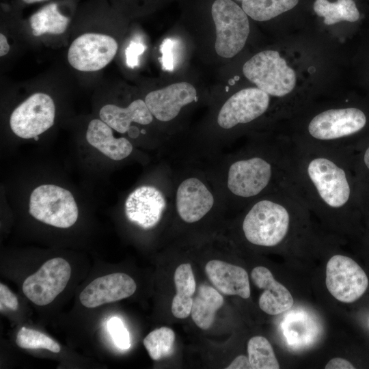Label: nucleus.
Instances as JSON below:
<instances>
[{
	"label": "nucleus",
	"instance_id": "393cba45",
	"mask_svg": "<svg viewBox=\"0 0 369 369\" xmlns=\"http://www.w3.org/2000/svg\"><path fill=\"white\" fill-rule=\"evenodd\" d=\"M32 33L35 36L45 33H63L69 23V18L62 14L56 3H51L33 14L29 19Z\"/></svg>",
	"mask_w": 369,
	"mask_h": 369
},
{
	"label": "nucleus",
	"instance_id": "f257e3e1",
	"mask_svg": "<svg viewBox=\"0 0 369 369\" xmlns=\"http://www.w3.org/2000/svg\"><path fill=\"white\" fill-rule=\"evenodd\" d=\"M290 140L292 185L308 209L331 218L364 212L353 151Z\"/></svg>",
	"mask_w": 369,
	"mask_h": 369
},
{
	"label": "nucleus",
	"instance_id": "473e14b6",
	"mask_svg": "<svg viewBox=\"0 0 369 369\" xmlns=\"http://www.w3.org/2000/svg\"><path fill=\"white\" fill-rule=\"evenodd\" d=\"M145 50L141 43L132 41L126 49V64L133 68L138 65V57Z\"/></svg>",
	"mask_w": 369,
	"mask_h": 369
},
{
	"label": "nucleus",
	"instance_id": "7ed1b4c3",
	"mask_svg": "<svg viewBox=\"0 0 369 369\" xmlns=\"http://www.w3.org/2000/svg\"><path fill=\"white\" fill-rule=\"evenodd\" d=\"M308 210L292 184L286 185L249 204L242 221L243 235L254 245L277 246L290 235L294 220Z\"/></svg>",
	"mask_w": 369,
	"mask_h": 369
},
{
	"label": "nucleus",
	"instance_id": "f3484780",
	"mask_svg": "<svg viewBox=\"0 0 369 369\" xmlns=\"http://www.w3.org/2000/svg\"><path fill=\"white\" fill-rule=\"evenodd\" d=\"M251 278L256 286L264 290L258 301L263 312L269 315H277L292 306L294 299L290 292L274 278L269 269L256 266L251 271Z\"/></svg>",
	"mask_w": 369,
	"mask_h": 369
},
{
	"label": "nucleus",
	"instance_id": "bb28decb",
	"mask_svg": "<svg viewBox=\"0 0 369 369\" xmlns=\"http://www.w3.org/2000/svg\"><path fill=\"white\" fill-rule=\"evenodd\" d=\"M248 357L252 369H279V364L269 340L254 336L247 343Z\"/></svg>",
	"mask_w": 369,
	"mask_h": 369
},
{
	"label": "nucleus",
	"instance_id": "5701e85b",
	"mask_svg": "<svg viewBox=\"0 0 369 369\" xmlns=\"http://www.w3.org/2000/svg\"><path fill=\"white\" fill-rule=\"evenodd\" d=\"M223 303V298L216 289L204 284L199 286L191 311L195 324L202 329H209L214 323L217 311Z\"/></svg>",
	"mask_w": 369,
	"mask_h": 369
},
{
	"label": "nucleus",
	"instance_id": "c03bdc74",
	"mask_svg": "<svg viewBox=\"0 0 369 369\" xmlns=\"http://www.w3.org/2000/svg\"><path fill=\"white\" fill-rule=\"evenodd\" d=\"M141 132L142 133H146V131H145L144 130H142Z\"/></svg>",
	"mask_w": 369,
	"mask_h": 369
},
{
	"label": "nucleus",
	"instance_id": "cd10ccee",
	"mask_svg": "<svg viewBox=\"0 0 369 369\" xmlns=\"http://www.w3.org/2000/svg\"><path fill=\"white\" fill-rule=\"evenodd\" d=\"M353 164L365 213L369 207V137L355 150Z\"/></svg>",
	"mask_w": 369,
	"mask_h": 369
},
{
	"label": "nucleus",
	"instance_id": "79ce46f5",
	"mask_svg": "<svg viewBox=\"0 0 369 369\" xmlns=\"http://www.w3.org/2000/svg\"><path fill=\"white\" fill-rule=\"evenodd\" d=\"M33 139H34L35 141H38L39 139L38 135L36 136Z\"/></svg>",
	"mask_w": 369,
	"mask_h": 369
},
{
	"label": "nucleus",
	"instance_id": "412c9836",
	"mask_svg": "<svg viewBox=\"0 0 369 369\" xmlns=\"http://www.w3.org/2000/svg\"><path fill=\"white\" fill-rule=\"evenodd\" d=\"M99 115L103 122L120 133L127 132L131 122L146 125L152 122L154 117L145 101L141 99L133 101L126 108L106 105L100 109Z\"/></svg>",
	"mask_w": 369,
	"mask_h": 369
},
{
	"label": "nucleus",
	"instance_id": "2eb2a0df",
	"mask_svg": "<svg viewBox=\"0 0 369 369\" xmlns=\"http://www.w3.org/2000/svg\"><path fill=\"white\" fill-rule=\"evenodd\" d=\"M137 288L133 278L124 273H114L94 279L80 293L81 303L94 308L133 295Z\"/></svg>",
	"mask_w": 369,
	"mask_h": 369
},
{
	"label": "nucleus",
	"instance_id": "4468645a",
	"mask_svg": "<svg viewBox=\"0 0 369 369\" xmlns=\"http://www.w3.org/2000/svg\"><path fill=\"white\" fill-rule=\"evenodd\" d=\"M175 202L180 219L192 223L200 221L212 209L215 197L203 180L191 176L178 186Z\"/></svg>",
	"mask_w": 369,
	"mask_h": 369
},
{
	"label": "nucleus",
	"instance_id": "a19ab883",
	"mask_svg": "<svg viewBox=\"0 0 369 369\" xmlns=\"http://www.w3.org/2000/svg\"><path fill=\"white\" fill-rule=\"evenodd\" d=\"M234 79L235 81H237V80L239 79V77H238V76H235L234 78Z\"/></svg>",
	"mask_w": 369,
	"mask_h": 369
},
{
	"label": "nucleus",
	"instance_id": "72a5a7b5",
	"mask_svg": "<svg viewBox=\"0 0 369 369\" xmlns=\"http://www.w3.org/2000/svg\"><path fill=\"white\" fill-rule=\"evenodd\" d=\"M1 306L5 305L12 310L18 308V301L16 295L3 284H0Z\"/></svg>",
	"mask_w": 369,
	"mask_h": 369
},
{
	"label": "nucleus",
	"instance_id": "423d86ee",
	"mask_svg": "<svg viewBox=\"0 0 369 369\" xmlns=\"http://www.w3.org/2000/svg\"><path fill=\"white\" fill-rule=\"evenodd\" d=\"M211 15L216 28L217 53L222 57H233L243 49L249 33L247 14L232 0H215Z\"/></svg>",
	"mask_w": 369,
	"mask_h": 369
},
{
	"label": "nucleus",
	"instance_id": "20e7f679",
	"mask_svg": "<svg viewBox=\"0 0 369 369\" xmlns=\"http://www.w3.org/2000/svg\"><path fill=\"white\" fill-rule=\"evenodd\" d=\"M367 111L356 106L330 108L312 116L302 135L292 139L338 150L355 151L369 137Z\"/></svg>",
	"mask_w": 369,
	"mask_h": 369
},
{
	"label": "nucleus",
	"instance_id": "b1692460",
	"mask_svg": "<svg viewBox=\"0 0 369 369\" xmlns=\"http://www.w3.org/2000/svg\"><path fill=\"white\" fill-rule=\"evenodd\" d=\"M313 8L318 16L324 17V23L327 25L340 21L355 22L360 17L354 0H316Z\"/></svg>",
	"mask_w": 369,
	"mask_h": 369
},
{
	"label": "nucleus",
	"instance_id": "c9c22d12",
	"mask_svg": "<svg viewBox=\"0 0 369 369\" xmlns=\"http://www.w3.org/2000/svg\"><path fill=\"white\" fill-rule=\"evenodd\" d=\"M226 368L227 369H252V367L249 362V357L245 355H238Z\"/></svg>",
	"mask_w": 369,
	"mask_h": 369
},
{
	"label": "nucleus",
	"instance_id": "9d476101",
	"mask_svg": "<svg viewBox=\"0 0 369 369\" xmlns=\"http://www.w3.org/2000/svg\"><path fill=\"white\" fill-rule=\"evenodd\" d=\"M70 275L68 262L62 258L50 259L25 279L23 292L36 305H48L64 290Z\"/></svg>",
	"mask_w": 369,
	"mask_h": 369
},
{
	"label": "nucleus",
	"instance_id": "4c0bfd02",
	"mask_svg": "<svg viewBox=\"0 0 369 369\" xmlns=\"http://www.w3.org/2000/svg\"><path fill=\"white\" fill-rule=\"evenodd\" d=\"M128 133L131 137L135 138L138 136L139 132L137 127L131 126Z\"/></svg>",
	"mask_w": 369,
	"mask_h": 369
},
{
	"label": "nucleus",
	"instance_id": "6ab92c4d",
	"mask_svg": "<svg viewBox=\"0 0 369 369\" xmlns=\"http://www.w3.org/2000/svg\"><path fill=\"white\" fill-rule=\"evenodd\" d=\"M282 329L288 345L295 349L310 346L321 332L316 318L301 310L287 313L282 320Z\"/></svg>",
	"mask_w": 369,
	"mask_h": 369
},
{
	"label": "nucleus",
	"instance_id": "37998d69",
	"mask_svg": "<svg viewBox=\"0 0 369 369\" xmlns=\"http://www.w3.org/2000/svg\"><path fill=\"white\" fill-rule=\"evenodd\" d=\"M228 89H229L228 87H226V92L228 91Z\"/></svg>",
	"mask_w": 369,
	"mask_h": 369
},
{
	"label": "nucleus",
	"instance_id": "0eeeda50",
	"mask_svg": "<svg viewBox=\"0 0 369 369\" xmlns=\"http://www.w3.org/2000/svg\"><path fill=\"white\" fill-rule=\"evenodd\" d=\"M29 211L37 220L59 228L73 226L79 215L72 194L55 184H42L32 191Z\"/></svg>",
	"mask_w": 369,
	"mask_h": 369
},
{
	"label": "nucleus",
	"instance_id": "dca6fc26",
	"mask_svg": "<svg viewBox=\"0 0 369 369\" xmlns=\"http://www.w3.org/2000/svg\"><path fill=\"white\" fill-rule=\"evenodd\" d=\"M195 87L187 82L169 85L148 93L145 102L152 115L161 122L174 119L182 107L195 101Z\"/></svg>",
	"mask_w": 369,
	"mask_h": 369
},
{
	"label": "nucleus",
	"instance_id": "2f4dec72",
	"mask_svg": "<svg viewBox=\"0 0 369 369\" xmlns=\"http://www.w3.org/2000/svg\"><path fill=\"white\" fill-rule=\"evenodd\" d=\"M174 42L172 39L167 38L163 41L161 45L162 68L165 70L172 71L174 69Z\"/></svg>",
	"mask_w": 369,
	"mask_h": 369
},
{
	"label": "nucleus",
	"instance_id": "ddd939ff",
	"mask_svg": "<svg viewBox=\"0 0 369 369\" xmlns=\"http://www.w3.org/2000/svg\"><path fill=\"white\" fill-rule=\"evenodd\" d=\"M166 206V199L161 190L152 185H142L128 195L124 210L128 221L148 230L160 221Z\"/></svg>",
	"mask_w": 369,
	"mask_h": 369
},
{
	"label": "nucleus",
	"instance_id": "4be33fe9",
	"mask_svg": "<svg viewBox=\"0 0 369 369\" xmlns=\"http://www.w3.org/2000/svg\"><path fill=\"white\" fill-rule=\"evenodd\" d=\"M176 294L172 303V312L178 318H186L191 314L195 291V280L189 263L179 265L174 275Z\"/></svg>",
	"mask_w": 369,
	"mask_h": 369
},
{
	"label": "nucleus",
	"instance_id": "c85d7f7f",
	"mask_svg": "<svg viewBox=\"0 0 369 369\" xmlns=\"http://www.w3.org/2000/svg\"><path fill=\"white\" fill-rule=\"evenodd\" d=\"M174 340V331L169 327H163L150 332L144 339V345L150 358L157 361L170 353Z\"/></svg>",
	"mask_w": 369,
	"mask_h": 369
},
{
	"label": "nucleus",
	"instance_id": "1a4fd4ad",
	"mask_svg": "<svg viewBox=\"0 0 369 369\" xmlns=\"http://www.w3.org/2000/svg\"><path fill=\"white\" fill-rule=\"evenodd\" d=\"M55 116L53 99L48 94L39 92L30 96L13 111L10 125L16 135L31 139L51 128Z\"/></svg>",
	"mask_w": 369,
	"mask_h": 369
},
{
	"label": "nucleus",
	"instance_id": "c756f323",
	"mask_svg": "<svg viewBox=\"0 0 369 369\" xmlns=\"http://www.w3.org/2000/svg\"><path fill=\"white\" fill-rule=\"evenodd\" d=\"M16 343L19 347L25 349L43 348L55 353L61 350L59 344L51 338L38 330L25 327L18 331Z\"/></svg>",
	"mask_w": 369,
	"mask_h": 369
},
{
	"label": "nucleus",
	"instance_id": "6e6552de",
	"mask_svg": "<svg viewBox=\"0 0 369 369\" xmlns=\"http://www.w3.org/2000/svg\"><path fill=\"white\" fill-rule=\"evenodd\" d=\"M326 286L331 295L343 303H353L366 292L368 279L361 266L352 258L336 254L326 266Z\"/></svg>",
	"mask_w": 369,
	"mask_h": 369
},
{
	"label": "nucleus",
	"instance_id": "aec40b11",
	"mask_svg": "<svg viewBox=\"0 0 369 369\" xmlns=\"http://www.w3.org/2000/svg\"><path fill=\"white\" fill-rule=\"evenodd\" d=\"M86 139L91 146L114 161H120L128 157L133 148L127 139L115 138L112 128L98 119H94L89 123Z\"/></svg>",
	"mask_w": 369,
	"mask_h": 369
},
{
	"label": "nucleus",
	"instance_id": "9b49d317",
	"mask_svg": "<svg viewBox=\"0 0 369 369\" xmlns=\"http://www.w3.org/2000/svg\"><path fill=\"white\" fill-rule=\"evenodd\" d=\"M118 48V43L112 37L87 33L72 42L68 52V60L74 68L79 71H97L110 63Z\"/></svg>",
	"mask_w": 369,
	"mask_h": 369
},
{
	"label": "nucleus",
	"instance_id": "f8f14e48",
	"mask_svg": "<svg viewBox=\"0 0 369 369\" xmlns=\"http://www.w3.org/2000/svg\"><path fill=\"white\" fill-rule=\"evenodd\" d=\"M269 105V95L263 90L258 87L243 89L223 105L217 115V123L224 129L250 123L264 115Z\"/></svg>",
	"mask_w": 369,
	"mask_h": 369
},
{
	"label": "nucleus",
	"instance_id": "a878e982",
	"mask_svg": "<svg viewBox=\"0 0 369 369\" xmlns=\"http://www.w3.org/2000/svg\"><path fill=\"white\" fill-rule=\"evenodd\" d=\"M299 0H243L242 8L251 18L265 21L294 8Z\"/></svg>",
	"mask_w": 369,
	"mask_h": 369
},
{
	"label": "nucleus",
	"instance_id": "a211bd4d",
	"mask_svg": "<svg viewBox=\"0 0 369 369\" xmlns=\"http://www.w3.org/2000/svg\"><path fill=\"white\" fill-rule=\"evenodd\" d=\"M205 271L211 283L223 294L238 295L243 299L249 297V276L243 268L213 260L206 264Z\"/></svg>",
	"mask_w": 369,
	"mask_h": 369
},
{
	"label": "nucleus",
	"instance_id": "e433bc0d",
	"mask_svg": "<svg viewBox=\"0 0 369 369\" xmlns=\"http://www.w3.org/2000/svg\"><path fill=\"white\" fill-rule=\"evenodd\" d=\"M10 50V46L8 42L6 37L1 33L0 34V56L3 57Z\"/></svg>",
	"mask_w": 369,
	"mask_h": 369
},
{
	"label": "nucleus",
	"instance_id": "ea45409f",
	"mask_svg": "<svg viewBox=\"0 0 369 369\" xmlns=\"http://www.w3.org/2000/svg\"><path fill=\"white\" fill-rule=\"evenodd\" d=\"M235 81H236L234 79H231L229 80L228 83H229L230 85H234Z\"/></svg>",
	"mask_w": 369,
	"mask_h": 369
},
{
	"label": "nucleus",
	"instance_id": "f03ea898",
	"mask_svg": "<svg viewBox=\"0 0 369 369\" xmlns=\"http://www.w3.org/2000/svg\"><path fill=\"white\" fill-rule=\"evenodd\" d=\"M292 182L290 139L257 145L228 166L226 187L238 202L249 203Z\"/></svg>",
	"mask_w": 369,
	"mask_h": 369
},
{
	"label": "nucleus",
	"instance_id": "39448f33",
	"mask_svg": "<svg viewBox=\"0 0 369 369\" xmlns=\"http://www.w3.org/2000/svg\"><path fill=\"white\" fill-rule=\"evenodd\" d=\"M243 72L247 79L270 96L284 97L295 87V70L275 51L256 54L244 64Z\"/></svg>",
	"mask_w": 369,
	"mask_h": 369
},
{
	"label": "nucleus",
	"instance_id": "7c9ffc66",
	"mask_svg": "<svg viewBox=\"0 0 369 369\" xmlns=\"http://www.w3.org/2000/svg\"><path fill=\"white\" fill-rule=\"evenodd\" d=\"M108 331L115 344L121 349H128L131 346L129 333L118 317H112L107 322Z\"/></svg>",
	"mask_w": 369,
	"mask_h": 369
},
{
	"label": "nucleus",
	"instance_id": "f704fd0d",
	"mask_svg": "<svg viewBox=\"0 0 369 369\" xmlns=\"http://www.w3.org/2000/svg\"><path fill=\"white\" fill-rule=\"evenodd\" d=\"M326 369H353L354 366L348 360L340 357L331 359L325 366Z\"/></svg>",
	"mask_w": 369,
	"mask_h": 369
},
{
	"label": "nucleus",
	"instance_id": "58836bf2",
	"mask_svg": "<svg viewBox=\"0 0 369 369\" xmlns=\"http://www.w3.org/2000/svg\"><path fill=\"white\" fill-rule=\"evenodd\" d=\"M26 3H32L35 2H39L44 0H23Z\"/></svg>",
	"mask_w": 369,
	"mask_h": 369
}]
</instances>
